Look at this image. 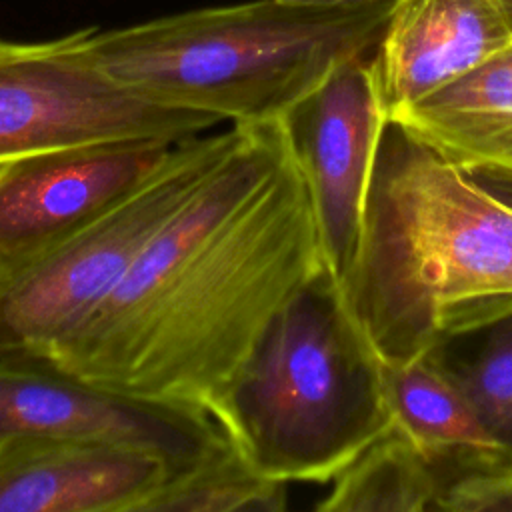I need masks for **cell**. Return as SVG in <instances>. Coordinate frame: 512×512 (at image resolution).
<instances>
[{"label":"cell","instance_id":"6da1fadb","mask_svg":"<svg viewBox=\"0 0 512 512\" xmlns=\"http://www.w3.org/2000/svg\"><path fill=\"white\" fill-rule=\"evenodd\" d=\"M238 126L228 156L46 362L138 398L206 410L278 308L326 266L278 120Z\"/></svg>","mask_w":512,"mask_h":512},{"label":"cell","instance_id":"7a4b0ae2","mask_svg":"<svg viewBox=\"0 0 512 512\" xmlns=\"http://www.w3.org/2000/svg\"><path fill=\"white\" fill-rule=\"evenodd\" d=\"M344 294L382 362L422 356L456 314L512 298V204L388 118Z\"/></svg>","mask_w":512,"mask_h":512},{"label":"cell","instance_id":"3957f363","mask_svg":"<svg viewBox=\"0 0 512 512\" xmlns=\"http://www.w3.org/2000/svg\"><path fill=\"white\" fill-rule=\"evenodd\" d=\"M396 0H252L92 30L98 66L132 92L220 122H276L336 64L372 56Z\"/></svg>","mask_w":512,"mask_h":512},{"label":"cell","instance_id":"277c9868","mask_svg":"<svg viewBox=\"0 0 512 512\" xmlns=\"http://www.w3.org/2000/svg\"><path fill=\"white\" fill-rule=\"evenodd\" d=\"M382 366L322 266L278 308L206 410L264 476L330 482L392 424Z\"/></svg>","mask_w":512,"mask_h":512},{"label":"cell","instance_id":"5b68a950","mask_svg":"<svg viewBox=\"0 0 512 512\" xmlns=\"http://www.w3.org/2000/svg\"><path fill=\"white\" fill-rule=\"evenodd\" d=\"M240 126L176 142L162 168L116 208L0 264V358L48 360L108 300L150 238L228 156Z\"/></svg>","mask_w":512,"mask_h":512},{"label":"cell","instance_id":"8992f818","mask_svg":"<svg viewBox=\"0 0 512 512\" xmlns=\"http://www.w3.org/2000/svg\"><path fill=\"white\" fill-rule=\"evenodd\" d=\"M82 28L42 42L0 40V164L32 152L120 138L180 142L218 118L152 102L94 60Z\"/></svg>","mask_w":512,"mask_h":512},{"label":"cell","instance_id":"52a82bcc","mask_svg":"<svg viewBox=\"0 0 512 512\" xmlns=\"http://www.w3.org/2000/svg\"><path fill=\"white\" fill-rule=\"evenodd\" d=\"M386 120L372 56L336 64L278 118L310 196L324 264L342 290L356 264L368 184Z\"/></svg>","mask_w":512,"mask_h":512},{"label":"cell","instance_id":"ba28073f","mask_svg":"<svg viewBox=\"0 0 512 512\" xmlns=\"http://www.w3.org/2000/svg\"><path fill=\"white\" fill-rule=\"evenodd\" d=\"M82 436L148 448L174 470L228 442L204 408L138 398L44 360L0 358V442Z\"/></svg>","mask_w":512,"mask_h":512},{"label":"cell","instance_id":"9c48e42d","mask_svg":"<svg viewBox=\"0 0 512 512\" xmlns=\"http://www.w3.org/2000/svg\"><path fill=\"white\" fill-rule=\"evenodd\" d=\"M174 144L96 140L0 164V264L26 258L116 208L162 168Z\"/></svg>","mask_w":512,"mask_h":512},{"label":"cell","instance_id":"30bf717a","mask_svg":"<svg viewBox=\"0 0 512 512\" xmlns=\"http://www.w3.org/2000/svg\"><path fill=\"white\" fill-rule=\"evenodd\" d=\"M172 470L134 444L16 436L0 442V512H142Z\"/></svg>","mask_w":512,"mask_h":512},{"label":"cell","instance_id":"8fae6325","mask_svg":"<svg viewBox=\"0 0 512 512\" xmlns=\"http://www.w3.org/2000/svg\"><path fill=\"white\" fill-rule=\"evenodd\" d=\"M512 44L498 0H396L372 54L388 118Z\"/></svg>","mask_w":512,"mask_h":512},{"label":"cell","instance_id":"7c38bea8","mask_svg":"<svg viewBox=\"0 0 512 512\" xmlns=\"http://www.w3.org/2000/svg\"><path fill=\"white\" fill-rule=\"evenodd\" d=\"M382 372L392 422L440 480L442 510H474L498 484L500 460L472 408L424 356Z\"/></svg>","mask_w":512,"mask_h":512},{"label":"cell","instance_id":"4fadbf2b","mask_svg":"<svg viewBox=\"0 0 512 512\" xmlns=\"http://www.w3.org/2000/svg\"><path fill=\"white\" fill-rule=\"evenodd\" d=\"M422 356L468 402L498 450V484L474 510L512 508V298L456 314Z\"/></svg>","mask_w":512,"mask_h":512},{"label":"cell","instance_id":"5bb4252c","mask_svg":"<svg viewBox=\"0 0 512 512\" xmlns=\"http://www.w3.org/2000/svg\"><path fill=\"white\" fill-rule=\"evenodd\" d=\"M390 120L462 170L512 182V44Z\"/></svg>","mask_w":512,"mask_h":512},{"label":"cell","instance_id":"9a60e30c","mask_svg":"<svg viewBox=\"0 0 512 512\" xmlns=\"http://www.w3.org/2000/svg\"><path fill=\"white\" fill-rule=\"evenodd\" d=\"M332 482L328 496L316 504L322 512L442 510L440 480L394 422Z\"/></svg>","mask_w":512,"mask_h":512},{"label":"cell","instance_id":"2e32d148","mask_svg":"<svg viewBox=\"0 0 512 512\" xmlns=\"http://www.w3.org/2000/svg\"><path fill=\"white\" fill-rule=\"evenodd\" d=\"M286 486L258 472L228 440L172 470L142 512H278L286 508Z\"/></svg>","mask_w":512,"mask_h":512},{"label":"cell","instance_id":"e0dca14e","mask_svg":"<svg viewBox=\"0 0 512 512\" xmlns=\"http://www.w3.org/2000/svg\"><path fill=\"white\" fill-rule=\"evenodd\" d=\"M298 4H352V2H374V0H286Z\"/></svg>","mask_w":512,"mask_h":512},{"label":"cell","instance_id":"ac0fdd59","mask_svg":"<svg viewBox=\"0 0 512 512\" xmlns=\"http://www.w3.org/2000/svg\"><path fill=\"white\" fill-rule=\"evenodd\" d=\"M498 2L502 4L504 12H506V18H508V22H510V26H512V0H498Z\"/></svg>","mask_w":512,"mask_h":512}]
</instances>
